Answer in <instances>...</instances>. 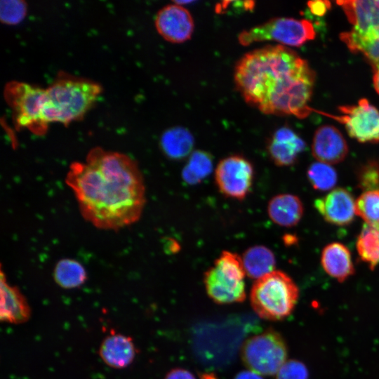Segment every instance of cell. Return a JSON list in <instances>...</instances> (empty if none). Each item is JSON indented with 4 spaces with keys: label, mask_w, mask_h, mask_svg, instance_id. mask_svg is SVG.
<instances>
[{
    "label": "cell",
    "mask_w": 379,
    "mask_h": 379,
    "mask_svg": "<svg viewBox=\"0 0 379 379\" xmlns=\"http://www.w3.org/2000/svg\"><path fill=\"white\" fill-rule=\"evenodd\" d=\"M84 218L95 227L118 230L137 222L145 199L144 179L126 154L92 149L85 162H74L65 179Z\"/></svg>",
    "instance_id": "1"
},
{
    "label": "cell",
    "mask_w": 379,
    "mask_h": 379,
    "mask_svg": "<svg viewBox=\"0 0 379 379\" xmlns=\"http://www.w3.org/2000/svg\"><path fill=\"white\" fill-rule=\"evenodd\" d=\"M234 80L244 100L260 112L307 117L315 74L291 48L268 45L244 54L237 62Z\"/></svg>",
    "instance_id": "2"
},
{
    "label": "cell",
    "mask_w": 379,
    "mask_h": 379,
    "mask_svg": "<svg viewBox=\"0 0 379 379\" xmlns=\"http://www.w3.org/2000/svg\"><path fill=\"white\" fill-rule=\"evenodd\" d=\"M102 91L100 84L67 74L60 75L45 88L43 119L50 123L69 124L82 118Z\"/></svg>",
    "instance_id": "3"
},
{
    "label": "cell",
    "mask_w": 379,
    "mask_h": 379,
    "mask_svg": "<svg viewBox=\"0 0 379 379\" xmlns=\"http://www.w3.org/2000/svg\"><path fill=\"white\" fill-rule=\"evenodd\" d=\"M298 296L294 281L285 272L275 270L255 280L251 289L250 302L260 318L279 321L292 313Z\"/></svg>",
    "instance_id": "4"
},
{
    "label": "cell",
    "mask_w": 379,
    "mask_h": 379,
    "mask_svg": "<svg viewBox=\"0 0 379 379\" xmlns=\"http://www.w3.org/2000/svg\"><path fill=\"white\" fill-rule=\"evenodd\" d=\"M246 276L241 256L223 251L204 274L206 291L218 304L243 302L246 298Z\"/></svg>",
    "instance_id": "5"
},
{
    "label": "cell",
    "mask_w": 379,
    "mask_h": 379,
    "mask_svg": "<svg viewBox=\"0 0 379 379\" xmlns=\"http://www.w3.org/2000/svg\"><path fill=\"white\" fill-rule=\"evenodd\" d=\"M315 29L312 23L305 19L274 18L268 21L243 30L238 36L242 46L263 41H276L286 46H300L314 39Z\"/></svg>",
    "instance_id": "6"
},
{
    "label": "cell",
    "mask_w": 379,
    "mask_h": 379,
    "mask_svg": "<svg viewBox=\"0 0 379 379\" xmlns=\"http://www.w3.org/2000/svg\"><path fill=\"white\" fill-rule=\"evenodd\" d=\"M45 88L22 81H13L6 85L4 96L11 108L14 124L35 135H44L48 126L43 119Z\"/></svg>",
    "instance_id": "7"
},
{
    "label": "cell",
    "mask_w": 379,
    "mask_h": 379,
    "mask_svg": "<svg viewBox=\"0 0 379 379\" xmlns=\"http://www.w3.org/2000/svg\"><path fill=\"white\" fill-rule=\"evenodd\" d=\"M241 354L250 371L260 375H273L287 361L288 349L281 334L270 328L248 338Z\"/></svg>",
    "instance_id": "8"
},
{
    "label": "cell",
    "mask_w": 379,
    "mask_h": 379,
    "mask_svg": "<svg viewBox=\"0 0 379 379\" xmlns=\"http://www.w3.org/2000/svg\"><path fill=\"white\" fill-rule=\"evenodd\" d=\"M214 178L220 192L226 197L243 200L250 193L254 181L255 169L246 157L234 154L221 159L217 164Z\"/></svg>",
    "instance_id": "9"
},
{
    "label": "cell",
    "mask_w": 379,
    "mask_h": 379,
    "mask_svg": "<svg viewBox=\"0 0 379 379\" xmlns=\"http://www.w3.org/2000/svg\"><path fill=\"white\" fill-rule=\"evenodd\" d=\"M340 116H331L343 123L350 137L361 142H379V110L362 98L357 105L339 107Z\"/></svg>",
    "instance_id": "10"
},
{
    "label": "cell",
    "mask_w": 379,
    "mask_h": 379,
    "mask_svg": "<svg viewBox=\"0 0 379 379\" xmlns=\"http://www.w3.org/2000/svg\"><path fill=\"white\" fill-rule=\"evenodd\" d=\"M154 24L158 33L165 40L173 44L189 40L194 29L191 13L178 2L161 8L156 15Z\"/></svg>",
    "instance_id": "11"
},
{
    "label": "cell",
    "mask_w": 379,
    "mask_h": 379,
    "mask_svg": "<svg viewBox=\"0 0 379 379\" xmlns=\"http://www.w3.org/2000/svg\"><path fill=\"white\" fill-rule=\"evenodd\" d=\"M314 206L327 222L334 225H348L356 215L354 197L343 187L333 189L324 197L317 199Z\"/></svg>",
    "instance_id": "12"
},
{
    "label": "cell",
    "mask_w": 379,
    "mask_h": 379,
    "mask_svg": "<svg viewBox=\"0 0 379 379\" xmlns=\"http://www.w3.org/2000/svg\"><path fill=\"white\" fill-rule=\"evenodd\" d=\"M312 153L320 162L335 164L343 161L348 154V146L342 133L335 126L323 125L315 133Z\"/></svg>",
    "instance_id": "13"
},
{
    "label": "cell",
    "mask_w": 379,
    "mask_h": 379,
    "mask_svg": "<svg viewBox=\"0 0 379 379\" xmlns=\"http://www.w3.org/2000/svg\"><path fill=\"white\" fill-rule=\"evenodd\" d=\"M305 143L293 130L282 127L269 139L267 149L271 160L279 166L294 164L305 148Z\"/></svg>",
    "instance_id": "14"
},
{
    "label": "cell",
    "mask_w": 379,
    "mask_h": 379,
    "mask_svg": "<svg viewBox=\"0 0 379 379\" xmlns=\"http://www.w3.org/2000/svg\"><path fill=\"white\" fill-rule=\"evenodd\" d=\"M0 319L11 324H21L28 321L32 315L31 307L27 298L15 286L6 280L1 272Z\"/></svg>",
    "instance_id": "15"
},
{
    "label": "cell",
    "mask_w": 379,
    "mask_h": 379,
    "mask_svg": "<svg viewBox=\"0 0 379 379\" xmlns=\"http://www.w3.org/2000/svg\"><path fill=\"white\" fill-rule=\"evenodd\" d=\"M352 30L365 34L379 35V1H338Z\"/></svg>",
    "instance_id": "16"
},
{
    "label": "cell",
    "mask_w": 379,
    "mask_h": 379,
    "mask_svg": "<svg viewBox=\"0 0 379 379\" xmlns=\"http://www.w3.org/2000/svg\"><path fill=\"white\" fill-rule=\"evenodd\" d=\"M98 354L105 364L115 369L130 366L136 356V348L131 337L111 333L102 340Z\"/></svg>",
    "instance_id": "17"
},
{
    "label": "cell",
    "mask_w": 379,
    "mask_h": 379,
    "mask_svg": "<svg viewBox=\"0 0 379 379\" xmlns=\"http://www.w3.org/2000/svg\"><path fill=\"white\" fill-rule=\"evenodd\" d=\"M267 211L274 223L281 227H292L300 221L304 213V206L296 195L279 194L269 201Z\"/></svg>",
    "instance_id": "18"
},
{
    "label": "cell",
    "mask_w": 379,
    "mask_h": 379,
    "mask_svg": "<svg viewBox=\"0 0 379 379\" xmlns=\"http://www.w3.org/2000/svg\"><path fill=\"white\" fill-rule=\"evenodd\" d=\"M321 263L324 271L340 282L354 274L350 251L341 243L326 245L321 252Z\"/></svg>",
    "instance_id": "19"
},
{
    "label": "cell",
    "mask_w": 379,
    "mask_h": 379,
    "mask_svg": "<svg viewBox=\"0 0 379 379\" xmlns=\"http://www.w3.org/2000/svg\"><path fill=\"white\" fill-rule=\"evenodd\" d=\"M246 275L258 279L275 270L276 258L267 246L255 245L248 248L241 256Z\"/></svg>",
    "instance_id": "20"
},
{
    "label": "cell",
    "mask_w": 379,
    "mask_h": 379,
    "mask_svg": "<svg viewBox=\"0 0 379 379\" xmlns=\"http://www.w3.org/2000/svg\"><path fill=\"white\" fill-rule=\"evenodd\" d=\"M340 39L353 53H361L374 72L379 70V36L363 34L351 29L340 35Z\"/></svg>",
    "instance_id": "21"
},
{
    "label": "cell",
    "mask_w": 379,
    "mask_h": 379,
    "mask_svg": "<svg viewBox=\"0 0 379 379\" xmlns=\"http://www.w3.org/2000/svg\"><path fill=\"white\" fill-rule=\"evenodd\" d=\"M55 283L62 288L72 289L82 286L87 279L84 267L77 260L71 258L60 260L54 269Z\"/></svg>",
    "instance_id": "22"
},
{
    "label": "cell",
    "mask_w": 379,
    "mask_h": 379,
    "mask_svg": "<svg viewBox=\"0 0 379 379\" xmlns=\"http://www.w3.org/2000/svg\"><path fill=\"white\" fill-rule=\"evenodd\" d=\"M191 134L183 128H173L165 132L161 139L164 153L170 159L178 160L190 154L193 147Z\"/></svg>",
    "instance_id": "23"
},
{
    "label": "cell",
    "mask_w": 379,
    "mask_h": 379,
    "mask_svg": "<svg viewBox=\"0 0 379 379\" xmlns=\"http://www.w3.org/2000/svg\"><path fill=\"white\" fill-rule=\"evenodd\" d=\"M213 168V159L209 153L195 151L190 154L181 176L185 183L197 185L211 174Z\"/></svg>",
    "instance_id": "24"
},
{
    "label": "cell",
    "mask_w": 379,
    "mask_h": 379,
    "mask_svg": "<svg viewBox=\"0 0 379 379\" xmlns=\"http://www.w3.org/2000/svg\"><path fill=\"white\" fill-rule=\"evenodd\" d=\"M356 246L361 259L373 270L379 265V237L372 225H364L357 237Z\"/></svg>",
    "instance_id": "25"
},
{
    "label": "cell",
    "mask_w": 379,
    "mask_h": 379,
    "mask_svg": "<svg viewBox=\"0 0 379 379\" xmlns=\"http://www.w3.org/2000/svg\"><path fill=\"white\" fill-rule=\"evenodd\" d=\"M308 180L312 187L318 191H328L334 187L338 181L335 170L328 164L314 162L307 171Z\"/></svg>",
    "instance_id": "26"
},
{
    "label": "cell",
    "mask_w": 379,
    "mask_h": 379,
    "mask_svg": "<svg viewBox=\"0 0 379 379\" xmlns=\"http://www.w3.org/2000/svg\"><path fill=\"white\" fill-rule=\"evenodd\" d=\"M355 212L366 224L379 222V189L363 192L355 201Z\"/></svg>",
    "instance_id": "27"
},
{
    "label": "cell",
    "mask_w": 379,
    "mask_h": 379,
    "mask_svg": "<svg viewBox=\"0 0 379 379\" xmlns=\"http://www.w3.org/2000/svg\"><path fill=\"white\" fill-rule=\"evenodd\" d=\"M357 186L366 192L379 189V162L368 160L361 164L356 173Z\"/></svg>",
    "instance_id": "28"
},
{
    "label": "cell",
    "mask_w": 379,
    "mask_h": 379,
    "mask_svg": "<svg viewBox=\"0 0 379 379\" xmlns=\"http://www.w3.org/2000/svg\"><path fill=\"white\" fill-rule=\"evenodd\" d=\"M27 11L25 1L21 0H4L1 1V21L7 25H16L25 18Z\"/></svg>",
    "instance_id": "29"
},
{
    "label": "cell",
    "mask_w": 379,
    "mask_h": 379,
    "mask_svg": "<svg viewBox=\"0 0 379 379\" xmlns=\"http://www.w3.org/2000/svg\"><path fill=\"white\" fill-rule=\"evenodd\" d=\"M308 371L302 362L291 359L286 361L276 374V379H308Z\"/></svg>",
    "instance_id": "30"
},
{
    "label": "cell",
    "mask_w": 379,
    "mask_h": 379,
    "mask_svg": "<svg viewBox=\"0 0 379 379\" xmlns=\"http://www.w3.org/2000/svg\"><path fill=\"white\" fill-rule=\"evenodd\" d=\"M311 12L318 16L324 15L331 7V3L327 1H314L307 3Z\"/></svg>",
    "instance_id": "31"
},
{
    "label": "cell",
    "mask_w": 379,
    "mask_h": 379,
    "mask_svg": "<svg viewBox=\"0 0 379 379\" xmlns=\"http://www.w3.org/2000/svg\"><path fill=\"white\" fill-rule=\"evenodd\" d=\"M164 379H196L194 375L189 371L176 368H173L166 375Z\"/></svg>",
    "instance_id": "32"
},
{
    "label": "cell",
    "mask_w": 379,
    "mask_h": 379,
    "mask_svg": "<svg viewBox=\"0 0 379 379\" xmlns=\"http://www.w3.org/2000/svg\"><path fill=\"white\" fill-rule=\"evenodd\" d=\"M234 379H263L260 375L252 371H244L239 373Z\"/></svg>",
    "instance_id": "33"
},
{
    "label": "cell",
    "mask_w": 379,
    "mask_h": 379,
    "mask_svg": "<svg viewBox=\"0 0 379 379\" xmlns=\"http://www.w3.org/2000/svg\"><path fill=\"white\" fill-rule=\"evenodd\" d=\"M373 86L379 94V70L375 72L373 78Z\"/></svg>",
    "instance_id": "34"
},
{
    "label": "cell",
    "mask_w": 379,
    "mask_h": 379,
    "mask_svg": "<svg viewBox=\"0 0 379 379\" xmlns=\"http://www.w3.org/2000/svg\"><path fill=\"white\" fill-rule=\"evenodd\" d=\"M372 225L374 227L379 237V222L373 224V225Z\"/></svg>",
    "instance_id": "35"
}]
</instances>
